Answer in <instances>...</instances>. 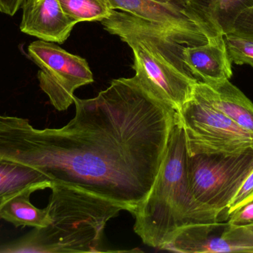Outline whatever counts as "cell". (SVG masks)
<instances>
[{
	"instance_id": "6da1fadb",
	"label": "cell",
	"mask_w": 253,
	"mask_h": 253,
	"mask_svg": "<svg viewBox=\"0 0 253 253\" xmlns=\"http://www.w3.org/2000/svg\"><path fill=\"white\" fill-rule=\"evenodd\" d=\"M74 102L75 116L59 129L0 114V160L38 171L51 188L80 189L133 213L160 172L178 112L135 76Z\"/></svg>"
},
{
	"instance_id": "7a4b0ae2",
	"label": "cell",
	"mask_w": 253,
	"mask_h": 253,
	"mask_svg": "<svg viewBox=\"0 0 253 253\" xmlns=\"http://www.w3.org/2000/svg\"><path fill=\"white\" fill-rule=\"evenodd\" d=\"M187 157L185 135L178 120L154 185L132 214L134 231L150 248L162 250L190 226L221 222L220 212L195 199L187 175Z\"/></svg>"
},
{
	"instance_id": "3957f363",
	"label": "cell",
	"mask_w": 253,
	"mask_h": 253,
	"mask_svg": "<svg viewBox=\"0 0 253 253\" xmlns=\"http://www.w3.org/2000/svg\"><path fill=\"white\" fill-rule=\"evenodd\" d=\"M47 227L34 228L23 237L0 245V253H103L104 230L123 208L74 187L51 189Z\"/></svg>"
},
{
	"instance_id": "277c9868",
	"label": "cell",
	"mask_w": 253,
	"mask_h": 253,
	"mask_svg": "<svg viewBox=\"0 0 253 253\" xmlns=\"http://www.w3.org/2000/svg\"><path fill=\"white\" fill-rule=\"evenodd\" d=\"M102 23L132 49L135 77L178 112L199 81L184 62L185 46L161 27L121 10H114Z\"/></svg>"
},
{
	"instance_id": "5b68a950",
	"label": "cell",
	"mask_w": 253,
	"mask_h": 253,
	"mask_svg": "<svg viewBox=\"0 0 253 253\" xmlns=\"http://www.w3.org/2000/svg\"><path fill=\"white\" fill-rule=\"evenodd\" d=\"M178 115L189 156L233 155L253 150V133L215 109L194 90Z\"/></svg>"
},
{
	"instance_id": "8992f818",
	"label": "cell",
	"mask_w": 253,
	"mask_h": 253,
	"mask_svg": "<svg viewBox=\"0 0 253 253\" xmlns=\"http://www.w3.org/2000/svg\"><path fill=\"white\" fill-rule=\"evenodd\" d=\"M253 171V150L233 155L199 154L187 157V175L195 199L221 213Z\"/></svg>"
},
{
	"instance_id": "52a82bcc",
	"label": "cell",
	"mask_w": 253,
	"mask_h": 253,
	"mask_svg": "<svg viewBox=\"0 0 253 253\" xmlns=\"http://www.w3.org/2000/svg\"><path fill=\"white\" fill-rule=\"evenodd\" d=\"M28 54L40 68L37 77L40 88L58 111H65L74 103L78 88L93 82L86 59L54 43L33 42L28 46Z\"/></svg>"
},
{
	"instance_id": "ba28073f",
	"label": "cell",
	"mask_w": 253,
	"mask_h": 253,
	"mask_svg": "<svg viewBox=\"0 0 253 253\" xmlns=\"http://www.w3.org/2000/svg\"><path fill=\"white\" fill-rule=\"evenodd\" d=\"M196 224L180 231L162 251L184 253H253V222L233 225L225 222Z\"/></svg>"
},
{
	"instance_id": "9c48e42d",
	"label": "cell",
	"mask_w": 253,
	"mask_h": 253,
	"mask_svg": "<svg viewBox=\"0 0 253 253\" xmlns=\"http://www.w3.org/2000/svg\"><path fill=\"white\" fill-rule=\"evenodd\" d=\"M114 10L126 12L163 28L185 46H199L208 40L183 8L157 0H109Z\"/></svg>"
},
{
	"instance_id": "30bf717a",
	"label": "cell",
	"mask_w": 253,
	"mask_h": 253,
	"mask_svg": "<svg viewBox=\"0 0 253 253\" xmlns=\"http://www.w3.org/2000/svg\"><path fill=\"white\" fill-rule=\"evenodd\" d=\"M22 9L21 31L44 41L63 43L77 25L59 0H26Z\"/></svg>"
},
{
	"instance_id": "8fae6325",
	"label": "cell",
	"mask_w": 253,
	"mask_h": 253,
	"mask_svg": "<svg viewBox=\"0 0 253 253\" xmlns=\"http://www.w3.org/2000/svg\"><path fill=\"white\" fill-rule=\"evenodd\" d=\"M253 6V0H189L184 13L210 39L232 31L239 15Z\"/></svg>"
},
{
	"instance_id": "7c38bea8",
	"label": "cell",
	"mask_w": 253,
	"mask_h": 253,
	"mask_svg": "<svg viewBox=\"0 0 253 253\" xmlns=\"http://www.w3.org/2000/svg\"><path fill=\"white\" fill-rule=\"evenodd\" d=\"M183 55L187 68L199 81L212 84L233 76L224 35L210 39L205 44L184 46Z\"/></svg>"
},
{
	"instance_id": "4fadbf2b",
	"label": "cell",
	"mask_w": 253,
	"mask_h": 253,
	"mask_svg": "<svg viewBox=\"0 0 253 253\" xmlns=\"http://www.w3.org/2000/svg\"><path fill=\"white\" fill-rule=\"evenodd\" d=\"M194 92L236 124L253 133V103L230 80L212 84L198 81Z\"/></svg>"
},
{
	"instance_id": "5bb4252c",
	"label": "cell",
	"mask_w": 253,
	"mask_h": 253,
	"mask_svg": "<svg viewBox=\"0 0 253 253\" xmlns=\"http://www.w3.org/2000/svg\"><path fill=\"white\" fill-rule=\"evenodd\" d=\"M50 188V181L38 171L0 160V212L9 201L19 195Z\"/></svg>"
},
{
	"instance_id": "9a60e30c",
	"label": "cell",
	"mask_w": 253,
	"mask_h": 253,
	"mask_svg": "<svg viewBox=\"0 0 253 253\" xmlns=\"http://www.w3.org/2000/svg\"><path fill=\"white\" fill-rule=\"evenodd\" d=\"M31 193H23L9 201L0 212V218L16 227L42 228L52 220L47 208L39 209L31 203Z\"/></svg>"
},
{
	"instance_id": "2e32d148",
	"label": "cell",
	"mask_w": 253,
	"mask_h": 253,
	"mask_svg": "<svg viewBox=\"0 0 253 253\" xmlns=\"http://www.w3.org/2000/svg\"><path fill=\"white\" fill-rule=\"evenodd\" d=\"M64 12L79 23L108 19L114 11L109 0H59Z\"/></svg>"
},
{
	"instance_id": "e0dca14e",
	"label": "cell",
	"mask_w": 253,
	"mask_h": 253,
	"mask_svg": "<svg viewBox=\"0 0 253 253\" xmlns=\"http://www.w3.org/2000/svg\"><path fill=\"white\" fill-rule=\"evenodd\" d=\"M224 39L231 62L253 68V40L231 33L224 35Z\"/></svg>"
},
{
	"instance_id": "ac0fdd59",
	"label": "cell",
	"mask_w": 253,
	"mask_h": 253,
	"mask_svg": "<svg viewBox=\"0 0 253 253\" xmlns=\"http://www.w3.org/2000/svg\"><path fill=\"white\" fill-rule=\"evenodd\" d=\"M253 201V171L244 181L236 194L227 206L223 217V222H226L232 214Z\"/></svg>"
},
{
	"instance_id": "d6986e66",
	"label": "cell",
	"mask_w": 253,
	"mask_h": 253,
	"mask_svg": "<svg viewBox=\"0 0 253 253\" xmlns=\"http://www.w3.org/2000/svg\"><path fill=\"white\" fill-rule=\"evenodd\" d=\"M230 33L253 40V6L239 15Z\"/></svg>"
},
{
	"instance_id": "ffe728a7",
	"label": "cell",
	"mask_w": 253,
	"mask_h": 253,
	"mask_svg": "<svg viewBox=\"0 0 253 253\" xmlns=\"http://www.w3.org/2000/svg\"><path fill=\"white\" fill-rule=\"evenodd\" d=\"M226 222L233 225H243L253 222V201L232 214Z\"/></svg>"
},
{
	"instance_id": "44dd1931",
	"label": "cell",
	"mask_w": 253,
	"mask_h": 253,
	"mask_svg": "<svg viewBox=\"0 0 253 253\" xmlns=\"http://www.w3.org/2000/svg\"><path fill=\"white\" fill-rule=\"evenodd\" d=\"M26 0H0V12L13 16Z\"/></svg>"
},
{
	"instance_id": "7402d4cb",
	"label": "cell",
	"mask_w": 253,
	"mask_h": 253,
	"mask_svg": "<svg viewBox=\"0 0 253 253\" xmlns=\"http://www.w3.org/2000/svg\"><path fill=\"white\" fill-rule=\"evenodd\" d=\"M159 1H163V2L169 3V4H174V5L181 7L184 8V6L188 2L189 0H157Z\"/></svg>"
}]
</instances>
